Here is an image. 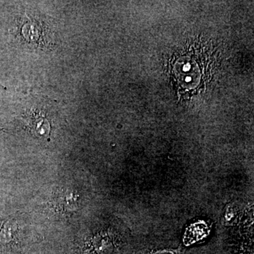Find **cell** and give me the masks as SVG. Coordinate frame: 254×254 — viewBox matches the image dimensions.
<instances>
[{
	"label": "cell",
	"mask_w": 254,
	"mask_h": 254,
	"mask_svg": "<svg viewBox=\"0 0 254 254\" xmlns=\"http://www.w3.org/2000/svg\"><path fill=\"white\" fill-rule=\"evenodd\" d=\"M31 131L36 133V136L46 137L50 131V125L46 118L41 116L33 117L29 123Z\"/></svg>",
	"instance_id": "cell-1"
},
{
	"label": "cell",
	"mask_w": 254,
	"mask_h": 254,
	"mask_svg": "<svg viewBox=\"0 0 254 254\" xmlns=\"http://www.w3.org/2000/svg\"><path fill=\"white\" fill-rule=\"evenodd\" d=\"M157 254H174L173 252H160Z\"/></svg>",
	"instance_id": "cell-2"
}]
</instances>
